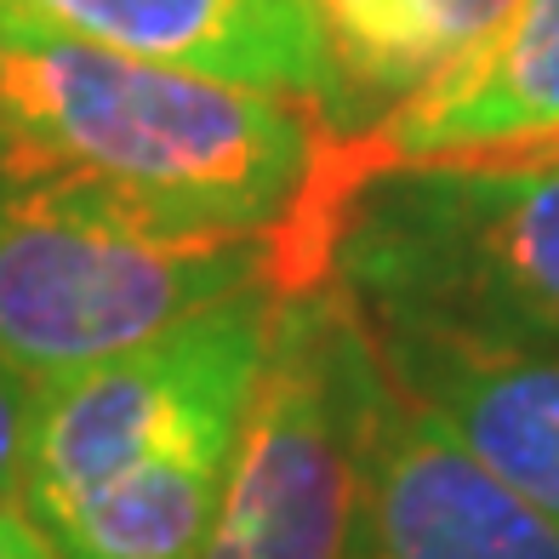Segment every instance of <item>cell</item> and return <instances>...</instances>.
<instances>
[{
  "instance_id": "5",
  "label": "cell",
  "mask_w": 559,
  "mask_h": 559,
  "mask_svg": "<svg viewBox=\"0 0 559 559\" xmlns=\"http://www.w3.org/2000/svg\"><path fill=\"white\" fill-rule=\"evenodd\" d=\"M360 309L332 280L280 292L217 520L194 559H343Z\"/></svg>"
},
{
  "instance_id": "8",
  "label": "cell",
  "mask_w": 559,
  "mask_h": 559,
  "mask_svg": "<svg viewBox=\"0 0 559 559\" xmlns=\"http://www.w3.org/2000/svg\"><path fill=\"white\" fill-rule=\"evenodd\" d=\"M0 17L143 63L302 97L325 115V40L314 0H0Z\"/></svg>"
},
{
  "instance_id": "3",
  "label": "cell",
  "mask_w": 559,
  "mask_h": 559,
  "mask_svg": "<svg viewBox=\"0 0 559 559\" xmlns=\"http://www.w3.org/2000/svg\"><path fill=\"white\" fill-rule=\"evenodd\" d=\"M251 286H280V235L166 240L0 177V360L35 389Z\"/></svg>"
},
{
  "instance_id": "12",
  "label": "cell",
  "mask_w": 559,
  "mask_h": 559,
  "mask_svg": "<svg viewBox=\"0 0 559 559\" xmlns=\"http://www.w3.org/2000/svg\"><path fill=\"white\" fill-rule=\"evenodd\" d=\"M35 405H40V389L12 360H0V502H12L23 491L29 435H35Z\"/></svg>"
},
{
  "instance_id": "10",
  "label": "cell",
  "mask_w": 559,
  "mask_h": 559,
  "mask_svg": "<svg viewBox=\"0 0 559 559\" xmlns=\"http://www.w3.org/2000/svg\"><path fill=\"white\" fill-rule=\"evenodd\" d=\"M514 0H314L325 40V126L360 132L474 46Z\"/></svg>"
},
{
  "instance_id": "2",
  "label": "cell",
  "mask_w": 559,
  "mask_h": 559,
  "mask_svg": "<svg viewBox=\"0 0 559 559\" xmlns=\"http://www.w3.org/2000/svg\"><path fill=\"white\" fill-rule=\"evenodd\" d=\"M371 325L559 348V160H405L280 228V292L320 286Z\"/></svg>"
},
{
  "instance_id": "7",
  "label": "cell",
  "mask_w": 559,
  "mask_h": 559,
  "mask_svg": "<svg viewBox=\"0 0 559 559\" xmlns=\"http://www.w3.org/2000/svg\"><path fill=\"white\" fill-rule=\"evenodd\" d=\"M559 160V0H514L474 46L360 132H332L297 212L405 160ZM292 212V217H297Z\"/></svg>"
},
{
  "instance_id": "4",
  "label": "cell",
  "mask_w": 559,
  "mask_h": 559,
  "mask_svg": "<svg viewBox=\"0 0 559 559\" xmlns=\"http://www.w3.org/2000/svg\"><path fill=\"white\" fill-rule=\"evenodd\" d=\"M280 286H251L212 309L166 325L97 366L40 383L23 508L35 520L132 474L155 456L240 440L251 389H258Z\"/></svg>"
},
{
  "instance_id": "1",
  "label": "cell",
  "mask_w": 559,
  "mask_h": 559,
  "mask_svg": "<svg viewBox=\"0 0 559 559\" xmlns=\"http://www.w3.org/2000/svg\"><path fill=\"white\" fill-rule=\"evenodd\" d=\"M320 104L0 17V177L166 240L280 235L325 155Z\"/></svg>"
},
{
  "instance_id": "11",
  "label": "cell",
  "mask_w": 559,
  "mask_h": 559,
  "mask_svg": "<svg viewBox=\"0 0 559 559\" xmlns=\"http://www.w3.org/2000/svg\"><path fill=\"white\" fill-rule=\"evenodd\" d=\"M235 440L155 456L40 520L63 559H194L217 520Z\"/></svg>"
},
{
  "instance_id": "6",
  "label": "cell",
  "mask_w": 559,
  "mask_h": 559,
  "mask_svg": "<svg viewBox=\"0 0 559 559\" xmlns=\"http://www.w3.org/2000/svg\"><path fill=\"white\" fill-rule=\"evenodd\" d=\"M343 559H559V531L389 371L360 314Z\"/></svg>"
},
{
  "instance_id": "13",
  "label": "cell",
  "mask_w": 559,
  "mask_h": 559,
  "mask_svg": "<svg viewBox=\"0 0 559 559\" xmlns=\"http://www.w3.org/2000/svg\"><path fill=\"white\" fill-rule=\"evenodd\" d=\"M0 559H63L46 525L23 508V497L0 502Z\"/></svg>"
},
{
  "instance_id": "9",
  "label": "cell",
  "mask_w": 559,
  "mask_h": 559,
  "mask_svg": "<svg viewBox=\"0 0 559 559\" xmlns=\"http://www.w3.org/2000/svg\"><path fill=\"white\" fill-rule=\"evenodd\" d=\"M371 337L400 383L559 531V348L435 325H371Z\"/></svg>"
}]
</instances>
